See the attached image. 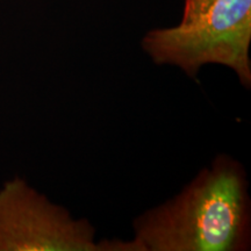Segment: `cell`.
I'll list each match as a JSON object with an SVG mask.
<instances>
[{
    "instance_id": "cell-1",
    "label": "cell",
    "mask_w": 251,
    "mask_h": 251,
    "mask_svg": "<svg viewBox=\"0 0 251 251\" xmlns=\"http://www.w3.org/2000/svg\"><path fill=\"white\" fill-rule=\"evenodd\" d=\"M139 251H247L251 199L247 171L216 155L179 193L133 222Z\"/></svg>"
},
{
    "instance_id": "cell-2",
    "label": "cell",
    "mask_w": 251,
    "mask_h": 251,
    "mask_svg": "<svg viewBox=\"0 0 251 251\" xmlns=\"http://www.w3.org/2000/svg\"><path fill=\"white\" fill-rule=\"evenodd\" d=\"M142 48L157 65H175L196 80L207 64L231 69L251 87V0H185L180 23L149 30Z\"/></svg>"
},
{
    "instance_id": "cell-3",
    "label": "cell",
    "mask_w": 251,
    "mask_h": 251,
    "mask_svg": "<svg viewBox=\"0 0 251 251\" xmlns=\"http://www.w3.org/2000/svg\"><path fill=\"white\" fill-rule=\"evenodd\" d=\"M96 228L76 219L24 179L0 190V251H99Z\"/></svg>"
}]
</instances>
